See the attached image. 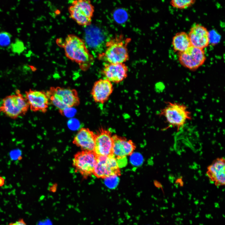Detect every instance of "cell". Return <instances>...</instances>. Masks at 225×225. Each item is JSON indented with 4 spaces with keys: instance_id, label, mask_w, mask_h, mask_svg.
Here are the masks:
<instances>
[{
    "instance_id": "obj_26",
    "label": "cell",
    "mask_w": 225,
    "mask_h": 225,
    "mask_svg": "<svg viewBox=\"0 0 225 225\" xmlns=\"http://www.w3.org/2000/svg\"><path fill=\"white\" fill-rule=\"evenodd\" d=\"M11 35L5 32H0V46L6 47L9 45L11 42Z\"/></svg>"
},
{
    "instance_id": "obj_15",
    "label": "cell",
    "mask_w": 225,
    "mask_h": 225,
    "mask_svg": "<svg viewBox=\"0 0 225 225\" xmlns=\"http://www.w3.org/2000/svg\"><path fill=\"white\" fill-rule=\"evenodd\" d=\"M72 142L82 151L93 152L95 134L88 128H82L75 136Z\"/></svg>"
},
{
    "instance_id": "obj_22",
    "label": "cell",
    "mask_w": 225,
    "mask_h": 225,
    "mask_svg": "<svg viewBox=\"0 0 225 225\" xmlns=\"http://www.w3.org/2000/svg\"><path fill=\"white\" fill-rule=\"evenodd\" d=\"M129 160L130 163L135 166L141 165L144 161V158L142 154L138 152H133L130 155Z\"/></svg>"
},
{
    "instance_id": "obj_6",
    "label": "cell",
    "mask_w": 225,
    "mask_h": 225,
    "mask_svg": "<svg viewBox=\"0 0 225 225\" xmlns=\"http://www.w3.org/2000/svg\"><path fill=\"white\" fill-rule=\"evenodd\" d=\"M68 11L71 17L78 25L86 27L91 24L94 8L90 1H73Z\"/></svg>"
},
{
    "instance_id": "obj_30",
    "label": "cell",
    "mask_w": 225,
    "mask_h": 225,
    "mask_svg": "<svg viewBox=\"0 0 225 225\" xmlns=\"http://www.w3.org/2000/svg\"><path fill=\"white\" fill-rule=\"evenodd\" d=\"M5 182V178H4L0 176V187L4 185Z\"/></svg>"
},
{
    "instance_id": "obj_24",
    "label": "cell",
    "mask_w": 225,
    "mask_h": 225,
    "mask_svg": "<svg viewBox=\"0 0 225 225\" xmlns=\"http://www.w3.org/2000/svg\"><path fill=\"white\" fill-rule=\"evenodd\" d=\"M108 166L118 174L119 173V168L116 158L112 154L108 156L106 162Z\"/></svg>"
},
{
    "instance_id": "obj_18",
    "label": "cell",
    "mask_w": 225,
    "mask_h": 225,
    "mask_svg": "<svg viewBox=\"0 0 225 225\" xmlns=\"http://www.w3.org/2000/svg\"><path fill=\"white\" fill-rule=\"evenodd\" d=\"M172 44L174 50L179 52L186 51L192 46L188 34L184 32L175 34L172 38Z\"/></svg>"
},
{
    "instance_id": "obj_27",
    "label": "cell",
    "mask_w": 225,
    "mask_h": 225,
    "mask_svg": "<svg viewBox=\"0 0 225 225\" xmlns=\"http://www.w3.org/2000/svg\"><path fill=\"white\" fill-rule=\"evenodd\" d=\"M12 49L15 53H20L24 50V46L23 43L20 40L17 39L12 45Z\"/></svg>"
},
{
    "instance_id": "obj_2",
    "label": "cell",
    "mask_w": 225,
    "mask_h": 225,
    "mask_svg": "<svg viewBox=\"0 0 225 225\" xmlns=\"http://www.w3.org/2000/svg\"><path fill=\"white\" fill-rule=\"evenodd\" d=\"M130 41L122 35L112 38L106 42L105 50L99 55V58L107 63H124L129 59L127 46Z\"/></svg>"
},
{
    "instance_id": "obj_29",
    "label": "cell",
    "mask_w": 225,
    "mask_h": 225,
    "mask_svg": "<svg viewBox=\"0 0 225 225\" xmlns=\"http://www.w3.org/2000/svg\"><path fill=\"white\" fill-rule=\"evenodd\" d=\"M8 225H27L22 219H20L18 221L10 223Z\"/></svg>"
},
{
    "instance_id": "obj_7",
    "label": "cell",
    "mask_w": 225,
    "mask_h": 225,
    "mask_svg": "<svg viewBox=\"0 0 225 225\" xmlns=\"http://www.w3.org/2000/svg\"><path fill=\"white\" fill-rule=\"evenodd\" d=\"M96 159L97 155L93 152L82 151L75 155L72 165L75 171L86 178L93 173Z\"/></svg>"
},
{
    "instance_id": "obj_8",
    "label": "cell",
    "mask_w": 225,
    "mask_h": 225,
    "mask_svg": "<svg viewBox=\"0 0 225 225\" xmlns=\"http://www.w3.org/2000/svg\"><path fill=\"white\" fill-rule=\"evenodd\" d=\"M203 49L191 46L186 51L179 53V60L184 67L195 70L202 65L206 60Z\"/></svg>"
},
{
    "instance_id": "obj_21",
    "label": "cell",
    "mask_w": 225,
    "mask_h": 225,
    "mask_svg": "<svg viewBox=\"0 0 225 225\" xmlns=\"http://www.w3.org/2000/svg\"><path fill=\"white\" fill-rule=\"evenodd\" d=\"M195 2V1L193 0H172L170 2V3L174 8L179 9H185L192 5Z\"/></svg>"
},
{
    "instance_id": "obj_11",
    "label": "cell",
    "mask_w": 225,
    "mask_h": 225,
    "mask_svg": "<svg viewBox=\"0 0 225 225\" xmlns=\"http://www.w3.org/2000/svg\"><path fill=\"white\" fill-rule=\"evenodd\" d=\"M128 68L124 63H106L102 73L105 79L111 82L118 83L124 80L127 77Z\"/></svg>"
},
{
    "instance_id": "obj_20",
    "label": "cell",
    "mask_w": 225,
    "mask_h": 225,
    "mask_svg": "<svg viewBox=\"0 0 225 225\" xmlns=\"http://www.w3.org/2000/svg\"><path fill=\"white\" fill-rule=\"evenodd\" d=\"M120 181L118 175L113 174L104 178V182L106 186L110 189H114L118 187Z\"/></svg>"
},
{
    "instance_id": "obj_12",
    "label": "cell",
    "mask_w": 225,
    "mask_h": 225,
    "mask_svg": "<svg viewBox=\"0 0 225 225\" xmlns=\"http://www.w3.org/2000/svg\"><path fill=\"white\" fill-rule=\"evenodd\" d=\"M113 90L111 82L105 78L100 79L94 83L91 94L95 102L102 104L108 100Z\"/></svg>"
},
{
    "instance_id": "obj_13",
    "label": "cell",
    "mask_w": 225,
    "mask_h": 225,
    "mask_svg": "<svg viewBox=\"0 0 225 225\" xmlns=\"http://www.w3.org/2000/svg\"><path fill=\"white\" fill-rule=\"evenodd\" d=\"M209 34L206 28L197 24L191 28L188 36L192 46L203 49L209 43Z\"/></svg>"
},
{
    "instance_id": "obj_5",
    "label": "cell",
    "mask_w": 225,
    "mask_h": 225,
    "mask_svg": "<svg viewBox=\"0 0 225 225\" xmlns=\"http://www.w3.org/2000/svg\"><path fill=\"white\" fill-rule=\"evenodd\" d=\"M159 115L164 117L170 126L179 129L183 127L188 120L192 119L191 112L187 107L182 104L168 102L162 109Z\"/></svg>"
},
{
    "instance_id": "obj_1",
    "label": "cell",
    "mask_w": 225,
    "mask_h": 225,
    "mask_svg": "<svg viewBox=\"0 0 225 225\" xmlns=\"http://www.w3.org/2000/svg\"><path fill=\"white\" fill-rule=\"evenodd\" d=\"M63 47L67 57L78 64L84 71L93 65L94 60L84 41L77 36L70 34L66 38Z\"/></svg>"
},
{
    "instance_id": "obj_19",
    "label": "cell",
    "mask_w": 225,
    "mask_h": 225,
    "mask_svg": "<svg viewBox=\"0 0 225 225\" xmlns=\"http://www.w3.org/2000/svg\"><path fill=\"white\" fill-rule=\"evenodd\" d=\"M113 143L112 149V154L116 158L126 157L122 145L120 140V137L116 135L112 136Z\"/></svg>"
},
{
    "instance_id": "obj_9",
    "label": "cell",
    "mask_w": 225,
    "mask_h": 225,
    "mask_svg": "<svg viewBox=\"0 0 225 225\" xmlns=\"http://www.w3.org/2000/svg\"><path fill=\"white\" fill-rule=\"evenodd\" d=\"M25 97L29 108L32 111L42 113L47 112L49 102L46 92L30 89L26 92Z\"/></svg>"
},
{
    "instance_id": "obj_10",
    "label": "cell",
    "mask_w": 225,
    "mask_h": 225,
    "mask_svg": "<svg viewBox=\"0 0 225 225\" xmlns=\"http://www.w3.org/2000/svg\"><path fill=\"white\" fill-rule=\"evenodd\" d=\"M112 136L110 131L100 128L95 134V145L93 152L97 156H108L112 154Z\"/></svg>"
},
{
    "instance_id": "obj_4",
    "label": "cell",
    "mask_w": 225,
    "mask_h": 225,
    "mask_svg": "<svg viewBox=\"0 0 225 225\" xmlns=\"http://www.w3.org/2000/svg\"><path fill=\"white\" fill-rule=\"evenodd\" d=\"M29 108L25 98L19 90L0 101V113L7 117L16 118L25 115Z\"/></svg>"
},
{
    "instance_id": "obj_23",
    "label": "cell",
    "mask_w": 225,
    "mask_h": 225,
    "mask_svg": "<svg viewBox=\"0 0 225 225\" xmlns=\"http://www.w3.org/2000/svg\"><path fill=\"white\" fill-rule=\"evenodd\" d=\"M120 140L126 156L130 155L135 149L134 145L131 140H128L124 138H120Z\"/></svg>"
},
{
    "instance_id": "obj_3",
    "label": "cell",
    "mask_w": 225,
    "mask_h": 225,
    "mask_svg": "<svg viewBox=\"0 0 225 225\" xmlns=\"http://www.w3.org/2000/svg\"><path fill=\"white\" fill-rule=\"evenodd\" d=\"M49 102L57 108L61 114L65 109L78 106L80 99L74 89L52 87L46 92Z\"/></svg>"
},
{
    "instance_id": "obj_14",
    "label": "cell",
    "mask_w": 225,
    "mask_h": 225,
    "mask_svg": "<svg viewBox=\"0 0 225 225\" xmlns=\"http://www.w3.org/2000/svg\"><path fill=\"white\" fill-rule=\"evenodd\" d=\"M225 159L222 158L216 159L207 168L208 177L217 186L225 185Z\"/></svg>"
},
{
    "instance_id": "obj_28",
    "label": "cell",
    "mask_w": 225,
    "mask_h": 225,
    "mask_svg": "<svg viewBox=\"0 0 225 225\" xmlns=\"http://www.w3.org/2000/svg\"><path fill=\"white\" fill-rule=\"evenodd\" d=\"M118 165L119 168L125 166L127 163V160L126 157L116 158Z\"/></svg>"
},
{
    "instance_id": "obj_17",
    "label": "cell",
    "mask_w": 225,
    "mask_h": 225,
    "mask_svg": "<svg viewBox=\"0 0 225 225\" xmlns=\"http://www.w3.org/2000/svg\"><path fill=\"white\" fill-rule=\"evenodd\" d=\"M107 156L97 155L96 162L93 172L97 177L104 178L111 175L118 174L107 165Z\"/></svg>"
},
{
    "instance_id": "obj_25",
    "label": "cell",
    "mask_w": 225,
    "mask_h": 225,
    "mask_svg": "<svg viewBox=\"0 0 225 225\" xmlns=\"http://www.w3.org/2000/svg\"><path fill=\"white\" fill-rule=\"evenodd\" d=\"M113 16L115 20L119 23L125 22L128 17L127 12L122 9H117L115 11Z\"/></svg>"
},
{
    "instance_id": "obj_16",
    "label": "cell",
    "mask_w": 225,
    "mask_h": 225,
    "mask_svg": "<svg viewBox=\"0 0 225 225\" xmlns=\"http://www.w3.org/2000/svg\"><path fill=\"white\" fill-rule=\"evenodd\" d=\"M84 42L87 47L96 50L103 41L102 32L98 28L92 25L85 27Z\"/></svg>"
}]
</instances>
